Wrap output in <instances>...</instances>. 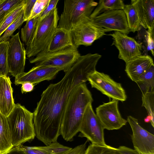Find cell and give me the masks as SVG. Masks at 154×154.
<instances>
[{"instance_id":"52a82bcc","label":"cell","mask_w":154,"mask_h":154,"mask_svg":"<svg viewBox=\"0 0 154 154\" xmlns=\"http://www.w3.org/2000/svg\"><path fill=\"white\" fill-rule=\"evenodd\" d=\"M106 32L96 25L90 17H85L70 31L73 45L77 49L80 45H91Z\"/></svg>"},{"instance_id":"5b68a950","label":"cell","mask_w":154,"mask_h":154,"mask_svg":"<svg viewBox=\"0 0 154 154\" xmlns=\"http://www.w3.org/2000/svg\"><path fill=\"white\" fill-rule=\"evenodd\" d=\"M98 3L92 0H66L57 28L70 31L86 17H90Z\"/></svg>"},{"instance_id":"e0dca14e","label":"cell","mask_w":154,"mask_h":154,"mask_svg":"<svg viewBox=\"0 0 154 154\" xmlns=\"http://www.w3.org/2000/svg\"><path fill=\"white\" fill-rule=\"evenodd\" d=\"M153 66V60L151 57L148 55H141L126 63L125 71L131 79L135 82Z\"/></svg>"},{"instance_id":"836d02e7","label":"cell","mask_w":154,"mask_h":154,"mask_svg":"<svg viewBox=\"0 0 154 154\" xmlns=\"http://www.w3.org/2000/svg\"><path fill=\"white\" fill-rule=\"evenodd\" d=\"M36 0H24L23 16L25 22L29 17L34 5Z\"/></svg>"},{"instance_id":"83f0119b","label":"cell","mask_w":154,"mask_h":154,"mask_svg":"<svg viewBox=\"0 0 154 154\" xmlns=\"http://www.w3.org/2000/svg\"><path fill=\"white\" fill-rule=\"evenodd\" d=\"M23 2L13 10L5 19L0 26V37L7 28L11 24L23 11L24 5Z\"/></svg>"},{"instance_id":"7c38bea8","label":"cell","mask_w":154,"mask_h":154,"mask_svg":"<svg viewBox=\"0 0 154 154\" xmlns=\"http://www.w3.org/2000/svg\"><path fill=\"white\" fill-rule=\"evenodd\" d=\"M92 19L106 32L114 31L127 35L130 32L126 16L122 10L106 11Z\"/></svg>"},{"instance_id":"277c9868","label":"cell","mask_w":154,"mask_h":154,"mask_svg":"<svg viewBox=\"0 0 154 154\" xmlns=\"http://www.w3.org/2000/svg\"><path fill=\"white\" fill-rule=\"evenodd\" d=\"M59 19L57 7L53 9L39 22L34 35L26 46V56L28 57L35 56L45 51L57 27Z\"/></svg>"},{"instance_id":"ac0fdd59","label":"cell","mask_w":154,"mask_h":154,"mask_svg":"<svg viewBox=\"0 0 154 154\" xmlns=\"http://www.w3.org/2000/svg\"><path fill=\"white\" fill-rule=\"evenodd\" d=\"M13 92L9 77L0 76V112L6 117L12 111L15 104Z\"/></svg>"},{"instance_id":"4dcf8cb0","label":"cell","mask_w":154,"mask_h":154,"mask_svg":"<svg viewBox=\"0 0 154 154\" xmlns=\"http://www.w3.org/2000/svg\"><path fill=\"white\" fill-rule=\"evenodd\" d=\"M9 41L0 42V76H7L9 73L7 62Z\"/></svg>"},{"instance_id":"7a4b0ae2","label":"cell","mask_w":154,"mask_h":154,"mask_svg":"<svg viewBox=\"0 0 154 154\" xmlns=\"http://www.w3.org/2000/svg\"><path fill=\"white\" fill-rule=\"evenodd\" d=\"M93 101L85 83L80 84L71 91L61 119L60 134L66 141H71L79 132L83 116L88 104Z\"/></svg>"},{"instance_id":"8992f818","label":"cell","mask_w":154,"mask_h":154,"mask_svg":"<svg viewBox=\"0 0 154 154\" xmlns=\"http://www.w3.org/2000/svg\"><path fill=\"white\" fill-rule=\"evenodd\" d=\"M80 55L74 47H69L53 52L46 51L38 54L35 58L29 60L38 67L52 66L67 71L80 57Z\"/></svg>"},{"instance_id":"f1b7e54d","label":"cell","mask_w":154,"mask_h":154,"mask_svg":"<svg viewBox=\"0 0 154 154\" xmlns=\"http://www.w3.org/2000/svg\"><path fill=\"white\" fill-rule=\"evenodd\" d=\"M85 154H122L118 148L108 145L101 146L91 144L86 148Z\"/></svg>"},{"instance_id":"d4e9b609","label":"cell","mask_w":154,"mask_h":154,"mask_svg":"<svg viewBox=\"0 0 154 154\" xmlns=\"http://www.w3.org/2000/svg\"><path fill=\"white\" fill-rule=\"evenodd\" d=\"M38 20V17L26 21L24 26L21 29V38L26 46L30 41L35 32Z\"/></svg>"},{"instance_id":"74e56055","label":"cell","mask_w":154,"mask_h":154,"mask_svg":"<svg viewBox=\"0 0 154 154\" xmlns=\"http://www.w3.org/2000/svg\"><path fill=\"white\" fill-rule=\"evenodd\" d=\"M118 149L122 154H140L135 149L125 146H120Z\"/></svg>"},{"instance_id":"603a6c76","label":"cell","mask_w":154,"mask_h":154,"mask_svg":"<svg viewBox=\"0 0 154 154\" xmlns=\"http://www.w3.org/2000/svg\"><path fill=\"white\" fill-rule=\"evenodd\" d=\"M137 37L139 40L138 42L142 45L143 52L146 53L145 55H147L146 53L150 51L154 56V31L150 32L141 26L138 32Z\"/></svg>"},{"instance_id":"2e32d148","label":"cell","mask_w":154,"mask_h":154,"mask_svg":"<svg viewBox=\"0 0 154 154\" xmlns=\"http://www.w3.org/2000/svg\"><path fill=\"white\" fill-rule=\"evenodd\" d=\"M131 4L137 11L141 26L150 32L154 31V0H132Z\"/></svg>"},{"instance_id":"4316f807","label":"cell","mask_w":154,"mask_h":154,"mask_svg":"<svg viewBox=\"0 0 154 154\" xmlns=\"http://www.w3.org/2000/svg\"><path fill=\"white\" fill-rule=\"evenodd\" d=\"M23 0H3L0 3V25L6 17Z\"/></svg>"},{"instance_id":"9c48e42d","label":"cell","mask_w":154,"mask_h":154,"mask_svg":"<svg viewBox=\"0 0 154 154\" xmlns=\"http://www.w3.org/2000/svg\"><path fill=\"white\" fill-rule=\"evenodd\" d=\"M87 81L92 88L112 99L123 102L127 99L125 90L121 84L115 81L107 74L96 70L88 75Z\"/></svg>"},{"instance_id":"44dd1931","label":"cell","mask_w":154,"mask_h":154,"mask_svg":"<svg viewBox=\"0 0 154 154\" xmlns=\"http://www.w3.org/2000/svg\"><path fill=\"white\" fill-rule=\"evenodd\" d=\"M125 5L122 0H100L90 17L92 19L107 11L123 10Z\"/></svg>"},{"instance_id":"1f68e13d","label":"cell","mask_w":154,"mask_h":154,"mask_svg":"<svg viewBox=\"0 0 154 154\" xmlns=\"http://www.w3.org/2000/svg\"><path fill=\"white\" fill-rule=\"evenodd\" d=\"M23 11L18 17L6 29L2 35L0 37V42L8 41L14 32L19 28L25 22Z\"/></svg>"},{"instance_id":"484cf974","label":"cell","mask_w":154,"mask_h":154,"mask_svg":"<svg viewBox=\"0 0 154 154\" xmlns=\"http://www.w3.org/2000/svg\"><path fill=\"white\" fill-rule=\"evenodd\" d=\"M142 106L144 107L150 117V122L154 127V91L142 93Z\"/></svg>"},{"instance_id":"ba28073f","label":"cell","mask_w":154,"mask_h":154,"mask_svg":"<svg viewBox=\"0 0 154 154\" xmlns=\"http://www.w3.org/2000/svg\"><path fill=\"white\" fill-rule=\"evenodd\" d=\"M104 129L93 109L92 103H89L85 110L79 128V136L85 137L91 144L106 146Z\"/></svg>"},{"instance_id":"3957f363","label":"cell","mask_w":154,"mask_h":154,"mask_svg":"<svg viewBox=\"0 0 154 154\" xmlns=\"http://www.w3.org/2000/svg\"><path fill=\"white\" fill-rule=\"evenodd\" d=\"M13 147L32 140L36 136L33 113L20 104H15L6 117Z\"/></svg>"},{"instance_id":"7402d4cb","label":"cell","mask_w":154,"mask_h":154,"mask_svg":"<svg viewBox=\"0 0 154 154\" xmlns=\"http://www.w3.org/2000/svg\"><path fill=\"white\" fill-rule=\"evenodd\" d=\"M135 82L142 93L154 91V66L142 74Z\"/></svg>"},{"instance_id":"60d3db41","label":"cell","mask_w":154,"mask_h":154,"mask_svg":"<svg viewBox=\"0 0 154 154\" xmlns=\"http://www.w3.org/2000/svg\"><path fill=\"white\" fill-rule=\"evenodd\" d=\"M150 117L148 116V117H147L144 119V121L145 122H150Z\"/></svg>"},{"instance_id":"9a60e30c","label":"cell","mask_w":154,"mask_h":154,"mask_svg":"<svg viewBox=\"0 0 154 154\" xmlns=\"http://www.w3.org/2000/svg\"><path fill=\"white\" fill-rule=\"evenodd\" d=\"M62 69L56 67L35 66L28 72L15 77L14 83L17 85L29 82L35 85L44 81H50Z\"/></svg>"},{"instance_id":"ee69618b","label":"cell","mask_w":154,"mask_h":154,"mask_svg":"<svg viewBox=\"0 0 154 154\" xmlns=\"http://www.w3.org/2000/svg\"></svg>"},{"instance_id":"f546056e","label":"cell","mask_w":154,"mask_h":154,"mask_svg":"<svg viewBox=\"0 0 154 154\" xmlns=\"http://www.w3.org/2000/svg\"><path fill=\"white\" fill-rule=\"evenodd\" d=\"M37 149L44 151L48 154H67L72 149L64 146L57 141L46 146H36Z\"/></svg>"},{"instance_id":"4fadbf2b","label":"cell","mask_w":154,"mask_h":154,"mask_svg":"<svg viewBox=\"0 0 154 154\" xmlns=\"http://www.w3.org/2000/svg\"><path fill=\"white\" fill-rule=\"evenodd\" d=\"M127 122L130 125L131 136L134 149L140 154H154V135L139 124L137 119L129 116Z\"/></svg>"},{"instance_id":"6da1fadb","label":"cell","mask_w":154,"mask_h":154,"mask_svg":"<svg viewBox=\"0 0 154 154\" xmlns=\"http://www.w3.org/2000/svg\"><path fill=\"white\" fill-rule=\"evenodd\" d=\"M96 65L90 56L80 55L60 81L50 84L42 92L33 113V120L36 136L46 146L57 141L60 135L61 119L71 91L87 81Z\"/></svg>"},{"instance_id":"b9f144b4","label":"cell","mask_w":154,"mask_h":154,"mask_svg":"<svg viewBox=\"0 0 154 154\" xmlns=\"http://www.w3.org/2000/svg\"><path fill=\"white\" fill-rule=\"evenodd\" d=\"M3 1V0H0V3L2 2Z\"/></svg>"},{"instance_id":"e575fe53","label":"cell","mask_w":154,"mask_h":154,"mask_svg":"<svg viewBox=\"0 0 154 154\" xmlns=\"http://www.w3.org/2000/svg\"><path fill=\"white\" fill-rule=\"evenodd\" d=\"M58 1V0H49L48 6L39 16L38 22L42 20L53 9L57 7Z\"/></svg>"},{"instance_id":"30bf717a","label":"cell","mask_w":154,"mask_h":154,"mask_svg":"<svg viewBox=\"0 0 154 154\" xmlns=\"http://www.w3.org/2000/svg\"><path fill=\"white\" fill-rule=\"evenodd\" d=\"M7 62L9 73L15 78L24 72L26 51L19 37V32L12 35L8 40Z\"/></svg>"},{"instance_id":"7bdbcfd3","label":"cell","mask_w":154,"mask_h":154,"mask_svg":"<svg viewBox=\"0 0 154 154\" xmlns=\"http://www.w3.org/2000/svg\"><path fill=\"white\" fill-rule=\"evenodd\" d=\"M1 25H0V26Z\"/></svg>"},{"instance_id":"8d00e7d4","label":"cell","mask_w":154,"mask_h":154,"mask_svg":"<svg viewBox=\"0 0 154 154\" xmlns=\"http://www.w3.org/2000/svg\"><path fill=\"white\" fill-rule=\"evenodd\" d=\"M87 141L84 143L79 145L72 148L67 154H85L86 149Z\"/></svg>"},{"instance_id":"d6a6232c","label":"cell","mask_w":154,"mask_h":154,"mask_svg":"<svg viewBox=\"0 0 154 154\" xmlns=\"http://www.w3.org/2000/svg\"><path fill=\"white\" fill-rule=\"evenodd\" d=\"M49 1V0H36L27 20L38 17L48 6Z\"/></svg>"},{"instance_id":"ab89813d","label":"cell","mask_w":154,"mask_h":154,"mask_svg":"<svg viewBox=\"0 0 154 154\" xmlns=\"http://www.w3.org/2000/svg\"><path fill=\"white\" fill-rule=\"evenodd\" d=\"M3 154H26L18 146L13 147L8 151Z\"/></svg>"},{"instance_id":"8fae6325","label":"cell","mask_w":154,"mask_h":154,"mask_svg":"<svg viewBox=\"0 0 154 154\" xmlns=\"http://www.w3.org/2000/svg\"><path fill=\"white\" fill-rule=\"evenodd\" d=\"M118 101L112 99L96 108V114L104 129L118 130L126 125L127 120L122 117L119 112Z\"/></svg>"},{"instance_id":"cb8c5ba5","label":"cell","mask_w":154,"mask_h":154,"mask_svg":"<svg viewBox=\"0 0 154 154\" xmlns=\"http://www.w3.org/2000/svg\"><path fill=\"white\" fill-rule=\"evenodd\" d=\"M123 10L126 16L129 31L133 32H138L141 26L134 7L131 4L125 5Z\"/></svg>"},{"instance_id":"ffe728a7","label":"cell","mask_w":154,"mask_h":154,"mask_svg":"<svg viewBox=\"0 0 154 154\" xmlns=\"http://www.w3.org/2000/svg\"><path fill=\"white\" fill-rule=\"evenodd\" d=\"M13 147L7 117L0 112V154Z\"/></svg>"},{"instance_id":"d590c367","label":"cell","mask_w":154,"mask_h":154,"mask_svg":"<svg viewBox=\"0 0 154 154\" xmlns=\"http://www.w3.org/2000/svg\"><path fill=\"white\" fill-rule=\"evenodd\" d=\"M17 146L26 154H48L44 151L37 149L35 146H28L22 145Z\"/></svg>"},{"instance_id":"d6986e66","label":"cell","mask_w":154,"mask_h":154,"mask_svg":"<svg viewBox=\"0 0 154 154\" xmlns=\"http://www.w3.org/2000/svg\"><path fill=\"white\" fill-rule=\"evenodd\" d=\"M71 46L74 47L70 31L57 27L44 51L53 52Z\"/></svg>"},{"instance_id":"f35d334b","label":"cell","mask_w":154,"mask_h":154,"mask_svg":"<svg viewBox=\"0 0 154 154\" xmlns=\"http://www.w3.org/2000/svg\"><path fill=\"white\" fill-rule=\"evenodd\" d=\"M21 87L22 93L30 92L34 89L35 84L30 82H26L22 83Z\"/></svg>"},{"instance_id":"5bb4252c","label":"cell","mask_w":154,"mask_h":154,"mask_svg":"<svg viewBox=\"0 0 154 154\" xmlns=\"http://www.w3.org/2000/svg\"><path fill=\"white\" fill-rule=\"evenodd\" d=\"M109 35L112 38V45H114L119 50V58L124 61L126 63L142 55L141 44L133 38L117 31Z\"/></svg>"}]
</instances>
